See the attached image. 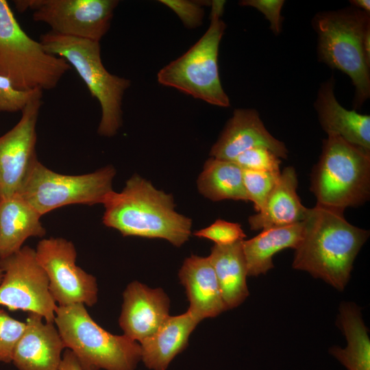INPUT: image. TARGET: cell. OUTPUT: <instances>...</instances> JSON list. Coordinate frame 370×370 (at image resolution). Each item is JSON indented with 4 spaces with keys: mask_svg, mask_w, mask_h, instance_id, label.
<instances>
[{
    "mask_svg": "<svg viewBox=\"0 0 370 370\" xmlns=\"http://www.w3.org/2000/svg\"><path fill=\"white\" fill-rule=\"evenodd\" d=\"M343 211L318 204L308 208L292 265L338 291L347 285L354 261L369 235L349 223Z\"/></svg>",
    "mask_w": 370,
    "mask_h": 370,
    "instance_id": "6da1fadb",
    "label": "cell"
},
{
    "mask_svg": "<svg viewBox=\"0 0 370 370\" xmlns=\"http://www.w3.org/2000/svg\"><path fill=\"white\" fill-rule=\"evenodd\" d=\"M103 205V223L124 236L162 238L180 247L190 236L192 220L175 210L173 195L138 174L121 192L112 190Z\"/></svg>",
    "mask_w": 370,
    "mask_h": 370,
    "instance_id": "7a4b0ae2",
    "label": "cell"
},
{
    "mask_svg": "<svg viewBox=\"0 0 370 370\" xmlns=\"http://www.w3.org/2000/svg\"><path fill=\"white\" fill-rule=\"evenodd\" d=\"M320 62L347 74L355 87L354 110L370 97V13L354 6L315 14Z\"/></svg>",
    "mask_w": 370,
    "mask_h": 370,
    "instance_id": "3957f363",
    "label": "cell"
},
{
    "mask_svg": "<svg viewBox=\"0 0 370 370\" xmlns=\"http://www.w3.org/2000/svg\"><path fill=\"white\" fill-rule=\"evenodd\" d=\"M85 306L73 304L56 308L54 323L65 349L73 353L83 370H136L141 361L140 344L104 330Z\"/></svg>",
    "mask_w": 370,
    "mask_h": 370,
    "instance_id": "277c9868",
    "label": "cell"
},
{
    "mask_svg": "<svg viewBox=\"0 0 370 370\" xmlns=\"http://www.w3.org/2000/svg\"><path fill=\"white\" fill-rule=\"evenodd\" d=\"M48 53L73 66L101 108L100 136H114L122 125V100L130 79L113 75L103 64L99 42L60 35L49 31L40 37Z\"/></svg>",
    "mask_w": 370,
    "mask_h": 370,
    "instance_id": "5b68a950",
    "label": "cell"
},
{
    "mask_svg": "<svg viewBox=\"0 0 370 370\" xmlns=\"http://www.w3.org/2000/svg\"><path fill=\"white\" fill-rule=\"evenodd\" d=\"M317 204L344 210L370 195V152L341 137L328 135L311 177Z\"/></svg>",
    "mask_w": 370,
    "mask_h": 370,
    "instance_id": "8992f818",
    "label": "cell"
},
{
    "mask_svg": "<svg viewBox=\"0 0 370 370\" xmlns=\"http://www.w3.org/2000/svg\"><path fill=\"white\" fill-rule=\"evenodd\" d=\"M225 1L210 3V23L201 38L182 56L159 71L158 82L212 105L227 108L218 66L219 47L226 25L221 18Z\"/></svg>",
    "mask_w": 370,
    "mask_h": 370,
    "instance_id": "52a82bcc",
    "label": "cell"
},
{
    "mask_svg": "<svg viewBox=\"0 0 370 370\" xmlns=\"http://www.w3.org/2000/svg\"><path fill=\"white\" fill-rule=\"evenodd\" d=\"M71 65L46 51L16 21L8 3L0 0V75L20 90L56 88Z\"/></svg>",
    "mask_w": 370,
    "mask_h": 370,
    "instance_id": "ba28073f",
    "label": "cell"
},
{
    "mask_svg": "<svg viewBox=\"0 0 370 370\" xmlns=\"http://www.w3.org/2000/svg\"><path fill=\"white\" fill-rule=\"evenodd\" d=\"M115 169L108 165L92 173L71 175L51 171L38 160L17 193L42 216L71 204H103L114 190Z\"/></svg>",
    "mask_w": 370,
    "mask_h": 370,
    "instance_id": "9c48e42d",
    "label": "cell"
},
{
    "mask_svg": "<svg viewBox=\"0 0 370 370\" xmlns=\"http://www.w3.org/2000/svg\"><path fill=\"white\" fill-rule=\"evenodd\" d=\"M3 273L0 284V306L40 315L54 323L58 307L50 291L47 275L38 261L34 249L23 246L0 258Z\"/></svg>",
    "mask_w": 370,
    "mask_h": 370,
    "instance_id": "30bf717a",
    "label": "cell"
},
{
    "mask_svg": "<svg viewBox=\"0 0 370 370\" xmlns=\"http://www.w3.org/2000/svg\"><path fill=\"white\" fill-rule=\"evenodd\" d=\"M18 12L32 11L33 20L51 32L99 42L110 29L116 0H16Z\"/></svg>",
    "mask_w": 370,
    "mask_h": 370,
    "instance_id": "8fae6325",
    "label": "cell"
},
{
    "mask_svg": "<svg viewBox=\"0 0 370 370\" xmlns=\"http://www.w3.org/2000/svg\"><path fill=\"white\" fill-rule=\"evenodd\" d=\"M35 251L47 275L50 293L58 306L82 304L93 306L97 303V279L76 264L77 251L71 241L59 237L44 238Z\"/></svg>",
    "mask_w": 370,
    "mask_h": 370,
    "instance_id": "7c38bea8",
    "label": "cell"
},
{
    "mask_svg": "<svg viewBox=\"0 0 370 370\" xmlns=\"http://www.w3.org/2000/svg\"><path fill=\"white\" fill-rule=\"evenodd\" d=\"M42 99L29 103L18 122L0 136V198L17 194L35 163L36 125Z\"/></svg>",
    "mask_w": 370,
    "mask_h": 370,
    "instance_id": "4fadbf2b",
    "label": "cell"
},
{
    "mask_svg": "<svg viewBox=\"0 0 370 370\" xmlns=\"http://www.w3.org/2000/svg\"><path fill=\"white\" fill-rule=\"evenodd\" d=\"M169 308V298L162 288H151L134 281L123 293L119 326L124 335L140 343L155 333L170 316Z\"/></svg>",
    "mask_w": 370,
    "mask_h": 370,
    "instance_id": "5bb4252c",
    "label": "cell"
},
{
    "mask_svg": "<svg viewBox=\"0 0 370 370\" xmlns=\"http://www.w3.org/2000/svg\"><path fill=\"white\" fill-rule=\"evenodd\" d=\"M257 147L268 148L280 158L288 156L286 145L268 132L258 112L254 109L238 108L234 110L220 137L212 147L210 156L234 161L241 153Z\"/></svg>",
    "mask_w": 370,
    "mask_h": 370,
    "instance_id": "9a60e30c",
    "label": "cell"
},
{
    "mask_svg": "<svg viewBox=\"0 0 370 370\" xmlns=\"http://www.w3.org/2000/svg\"><path fill=\"white\" fill-rule=\"evenodd\" d=\"M64 349L54 323L43 322L40 315L30 312L12 362L18 370H59Z\"/></svg>",
    "mask_w": 370,
    "mask_h": 370,
    "instance_id": "2e32d148",
    "label": "cell"
},
{
    "mask_svg": "<svg viewBox=\"0 0 370 370\" xmlns=\"http://www.w3.org/2000/svg\"><path fill=\"white\" fill-rule=\"evenodd\" d=\"M332 75L319 87L314 106L328 135H336L370 152V116L343 107L334 95Z\"/></svg>",
    "mask_w": 370,
    "mask_h": 370,
    "instance_id": "e0dca14e",
    "label": "cell"
},
{
    "mask_svg": "<svg viewBox=\"0 0 370 370\" xmlns=\"http://www.w3.org/2000/svg\"><path fill=\"white\" fill-rule=\"evenodd\" d=\"M178 275L189 302L188 310L200 321L227 310L208 256L191 255L186 258Z\"/></svg>",
    "mask_w": 370,
    "mask_h": 370,
    "instance_id": "ac0fdd59",
    "label": "cell"
},
{
    "mask_svg": "<svg viewBox=\"0 0 370 370\" xmlns=\"http://www.w3.org/2000/svg\"><path fill=\"white\" fill-rule=\"evenodd\" d=\"M297 184L295 169L292 166L285 168L280 173L262 208L249 217L250 229L263 230L303 221L308 208L301 203L297 193Z\"/></svg>",
    "mask_w": 370,
    "mask_h": 370,
    "instance_id": "d6986e66",
    "label": "cell"
},
{
    "mask_svg": "<svg viewBox=\"0 0 370 370\" xmlns=\"http://www.w3.org/2000/svg\"><path fill=\"white\" fill-rule=\"evenodd\" d=\"M200 321L188 310L169 316L155 333L139 343L145 366L151 370H166L186 349L190 335Z\"/></svg>",
    "mask_w": 370,
    "mask_h": 370,
    "instance_id": "ffe728a7",
    "label": "cell"
},
{
    "mask_svg": "<svg viewBox=\"0 0 370 370\" xmlns=\"http://www.w3.org/2000/svg\"><path fill=\"white\" fill-rule=\"evenodd\" d=\"M41 217L18 194L0 198V258L18 251L28 238L45 235Z\"/></svg>",
    "mask_w": 370,
    "mask_h": 370,
    "instance_id": "44dd1931",
    "label": "cell"
},
{
    "mask_svg": "<svg viewBox=\"0 0 370 370\" xmlns=\"http://www.w3.org/2000/svg\"><path fill=\"white\" fill-rule=\"evenodd\" d=\"M242 242L224 246L214 245L208 256L227 310L238 306L249 295Z\"/></svg>",
    "mask_w": 370,
    "mask_h": 370,
    "instance_id": "7402d4cb",
    "label": "cell"
},
{
    "mask_svg": "<svg viewBox=\"0 0 370 370\" xmlns=\"http://www.w3.org/2000/svg\"><path fill=\"white\" fill-rule=\"evenodd\" d=\"M303 230L301 221L263 230L255 237L243 240L242 245L247 276L265 274L273 268V256L286 248L295 249L301 241Z\"/></svg>",
    "mask_w": 370,
    "mask_h": 370,
    "instance_id": "603a6c76",
    "label": "cell"
},
{
    "mask_svg": "<svg viewBox=\"0 0 370 370\" xmlns=\"http://www.w3.org/2000/svg\"><path fill=\"white\" fill-rule=\"evenodd\" d=\"M338 323L347 345L332 347L330 354L347 370H370V340L360 308L352 302L341 303Z\"/></svg>",
    "mask_w": 370,
    "mask_h": 370,
    "instance_id": "cb8c5ba5",
    "label": "cell"
},
{
    "mask_svg": "<svg viewBox=\"0 0 370 370\" xmlns=\"http://www.w3.org/2000/svg\"><path fill=\"white\" fill-rule=\"evenodd\" d=\"M199 192L213 201L224 199L249 201L243 169L234 161L210 158L197 180Z\"/></svg>",
    "mask_w": 370,
    "mask_h": 370,
    "instance_id": "d4e9b609",
    "label": "cell"
},
{
    "mask_svg": "<svg viewBox=\"0 0 370 370\" xmlns=\"http://www.w3.org/2000/svg\"><path fill=\"white\" fill-rule=\"evenodd\" d=\"M280 172L259 171L243 169V184L249 201L253 202L258 212L277 183Z\"/></svg>",
    "mask_w": 370,
    "mask_h": 370,
    "instance_id": "484cf974",
    "label": "cell"
},
{
    "mask_svg": "<svg viewBox=\"0 0 370 370\" xmlns=\"http://www.w3.org/2000/svg\"><path fill=\"white\" fill-rule=\"evenodd\" d=\"M43 90L40 88L20 90L10 80L0 75V112H16L31 101L42 99Z\"/></svg>",
    "mask_w": 370,
    "mask_h": 370,
    "instance_id": "4316f807",
    "label": "cell"
},
{
    "mask_svg": "<svg viewBox=\"0 0 370 370\" xmlns=\"http://www.w3.org/2000/svg\"><path fill=\"white\" fill-rule=\"evenodd\" d=\"M25 328V322L16 320L0 308V362H12L15 347Z\"/></svg>",
    "mask_w": 370,
    "mask_h": 370,
    "instance_id": "83f0119b",
    "label": "cell"
},
{
    "mask_svg": "<svg viewBox=\"0 0 370 370\" xmlns=\"http://www.w3.org/2000/svg\"><path fill=\"white\" fill-rule=\"evenodd\" d=\"M242 169L280 172L281 160L272 151L257 147L244 151L234 160Z\"/></svg>",
    "mask_w": 370,
    "mask_h": 370,
    "instance_id": "f1b7e54d",
    "label": "cell"
},
{
    "mask_svg": "<svg viewBox=\"0 0 370 370\" xmlns=\"http://www.w3.org/2000/svg\"><path fill=\"white\" fill-rule=\"evenodd\" d=\"M194 235L213 241L217 245H230L243 241L246 237L241 225L217 219L210 225L194 232Z\"/></svg>",
    "mask_w": 370,
    "mask_h": 370,
    "instance_id": "f546056e",
    "label": "cell"
},
{
    "mask_svg": "<svg viewBox=\"0 0 370 370\" xmlns=\"http://www.w3.org/2000/svg\"><path fill=\"white\" fill-rule=\"evenodd\" d=\"M160 2L171 9L188 28H195L202 23L203 6L210 4L201 1L161 0Z\"/></svg>",
    "mask_w": 370,
    "mask_h": 370,
    "instance_id": "4dcf8cb0",
    "label": "cell"
},
{
    "mask_svg": "<svg viewBox=\"0 0 370 370\" xmlns=\"http://www.w3.org/2000/svg\"><path fill=\"white\" fill-rule=\"evenodd\" d=\"M284 0H243L239 5L253 7L262 12L270 23V29L278 36L282 31V22L284 18L281 10Z\"/></svg>",
    "mask_w": 370,
    "mask_h": 370,
    "instance_id": "1f68e13d",
    "label": "cell"
},
{
    "mask_svg": "<svg viewBox=\"0 0 370 370\" xmlns=\"http://www.w3.org/2000/svg\"><path fill=\"white\" fill-rule=\"evenodd\" d=\"M59 370H83V369L73 353L66 349L63 352Z\"/></svg>",
    "mask_w": 370,
    "mask_h": 370,
    "instance_id": "d6a6232c",
    "label": "cell"
},
{
    "mask_svg": "<svg viewBox=\"0 0 370 370\" xmlns=\"http://www.w3.org/2000/svg\"><path fill=\"white\" fill-rule=\"evenodd\" d=\"M352 6L362 10L367 13H370V1L369 0H352L349 1Z\"/></svg>",
    "mask_w": 370,
    "mask_h": 370,
    "instance_id": "836d02e7",
    "label": "cell"
},
{
    "mask_svg": "<svg viewBox=\"0 0 370 370\" xmlns=\"http://www.w3.org/2000/svg\"><path fill=\"white\" fill-rule=\"evenodd\" d=\"M3 273L2 270L0 268V284H1V280L3 279Z\"/></svg>",
    "mask_w": 370,
    "mask_h": 370,
    "instance_id": "e575fe53",
    "label": "cell"
}]
</instances>
